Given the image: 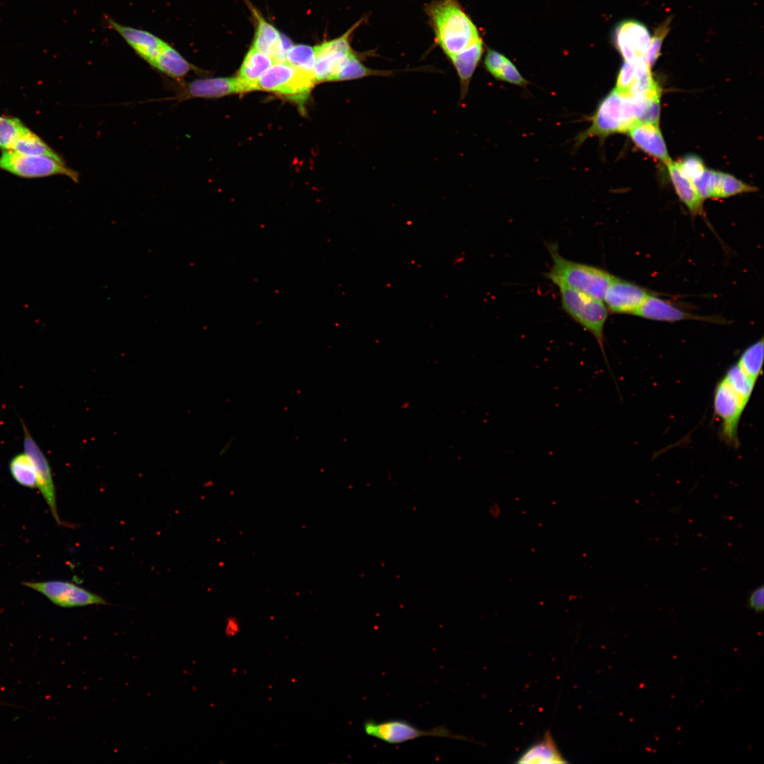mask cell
I'll list each match as a JSON object with an SVG mask.
<instances>
[{"instance_id":"cell-16","label":"cell","mask_w":764,"mask_h":764,"mask_svg":"<svg viewBox=\"0 0 764 764\" xmlns=\"http://www.w3.org/2000/svg\"><path fill=\"white\" fill-rule=\"evenodd\" d=\"M627 133L633 143L646 154L665 165L671 161L658 125L637 121Z\"/></svg>"},{"instance_id":"cell-30","label":"cell","mask_w":764,"mask_h":764,"mask_svg":"<svg viewBox=\"0 0 764 764\" xmlns=\"http://www.w3.org/2000/svg\"><path fill=\"white\" fill-rule=\"evenodd\" d=\"M758 190L732 175L722 173L719 184L717 199L727 198L741 193L751 192Z\"/></svg>"},{"instance_id":"cell-8","label":"cell","mask_w":764,"mask_h":764,"mask_svg":"<svg viewBox=\"0 0 764 764\" xmlns=\"http://www.w3.org/2000/svg\"><path fill=\"white\" fill-rule=\"evenodd\" d=\"M590 120L591 126L577 137L576 146L591 137L606 138L612 134L625 132L623 95L615 88L612 90L600 101Z\"/></svg>"},{"instance_id":"cell-15","label":"cell","mask_w":764,"mask_h":764,"mask_svg":"<svg viewBox=\"0 0 764 764\" xmlns=\"http://www.w3.org/2000/svg\"><path fill=\"white\" fill-rule=\"evenodd\" d=\"M107 23L151 66L166 43L149 31L121 25L112 18H107Z\"/></svg>"},{"instance_id":"cell-17","label":"cell","mask_w":764,"mask_h":764,"mask_svg":"<svg viewBox=\"0 0 764 764\" xmlns=\"http://www.w3.org/2000/svg\"><path fill=\"white\" fill-rule=\"evenodd\" d=\"M670 180L680 200L693 216L702 215L703 200L693 183L681 170L679 163L671 161L666 165Z\"/></svg>"},{"instance_id":"cell-23","label":"cell","mask_w":764,"mask_h":764,"mask_svg":"<svg viewBox=\"0 0 764 764\" xmlns=\"http://www.w3.org/2000/svg\"><path fill=\"white\" fill-rule=\"evenodd\" d=\"M253 12L257 20L253 47L274 61L280 33L272 24L267 22L255 9L253 8Z\"/></svg>"},{"instance_id":"cell-28","label":"cell","mask_w":764,"mask_h":764,"mask_svg":"<svg viewBox=\"0 0 764 764\" xmlns=\"http://www.w3.org/2000/svg\"><path fill=\"white\" fill-rule=\"evenodd\" d=\"M285 62L299 69L313 73L316 62L314 47L306 45H293L286 55Z\"/></svg>"},{"instance_id":"cell-6","label":"cell","mask_w":764,"mask_h":764,"mask_svg":"<svg viewBox=\"0 0 764 764\" xmlns=\"http://www.w3.org/2000/svg\"><path fill=\"white\" fill-rule=\"evenodd\" d=\"M0 170L23 178L62 175L76 183L79 178V173L66 166L65 163L48 156L25 155L13 150L1 151Z\"/></svg>"},{"instance_id":"cell-12","label":"cell","mask_w":764,"mask_h":764,"mask_svg":"<svg viewBox=\"0 0 764 764\" xmlns=\"http://www.w3.org/2000/svg\"><path fill=\"white\" fill-rule=\"evenodd\" d=\"M651 37L644 24L633 20L620 23L614 33L615 46L625 62H633L639 57L646 58Z\"/></svg>"},{"instance_id":"cell-2","label":"cell","mask_w":764,"mask_h":764,"mask_svg":"<svg viewBox=\"0 0 764 764\" xmlns=\"http://www.w3.org/2000/svg\"><path fill=\"white\" fill-rule=\"evenodd\" d=\"M424 12L436 44L448 60L481 39L458 0L432 1L425 6Z\"/></svg>"},{"instance_id":"cell-37","label":"cell","mask_w":764,"mask_h":764,"mask_svg":"<svg viewBox=\"0 0 764 764\" xmlns=\"http://www.w3.org/2000/svg\"><path fill=\"white\" fill-rule=\"evenodd\" d=\"M746 606L757 613H762L764 609V587L760 585L756 587L750 594Z\"/></svg>"},{"instance_id":"cell-35","label":"cell","mask_w":764,"mask_h":764,"mask_svg":"<svg viewBox=\"0 0 764 764\" xmlns=\"http://www.w3.org/2000/svg\"><path fill=\"white\" fill-rule=\"evenodd\" d=\"M507 58L494 50H488L485 57L484 64L487 71L494 77L503 66Z\"/></svg>"},{"instance_id":"cell-22","label":"cell","mask_w":764,"mask_h":764,"mask_svg":"<svg viewBox=\"0 0 764 764\" xmlns=\"http://www.w3.org/2000/svg\"><path fill=\"white\" fill-rule=\"evenodd\" d=\"M356 50L332 52L316 59L313 69L316 82L335 81L349 57Z\"/></svg>"},{"instance_id":"cell-26","label":"cell","mask_w":764,"mask_h":764,"mask_svg":"<svg viewBox=\"0 0 764 764\" xmlns=\"http://www.w3.org/2000/svg\"><path fill=\"white\" fill-rule=\"evenodd\" d=\"M764 357L763 339L753 342L746 347L736 362L748 374L759 378L762 373Z\"/></svg>"},{"instance_id":"cell-34","label":"cell","mask_w":764,"mask_h":764,"mask_svg":"<svg viewBox=\"0 0 764 764\" xmlns=\"http://www.w3.org/2000/svg\"><path fill=\"white\" fill-rule=\"evenodd\" d=\"M494 78L519 86H526L527 84V81L522 76L515 65L508 59H506Z\"/></svg>"},{"instance_id":"cell-14","label":"cell","mask_w":764,"mask_h":764,"mask_svg":"<svg viewBox=\"0 0 764 764\" xmlns=\"http://www.w3.org/2000/svg\"><path fill=\"white\" fill-rule=\"evenodd\" d=\"M635 316L657 321L674 323L693 320L714 323H725L721 317L702 316L682 310L670 302L653 294H649Z\"/></svg>"},{"instance_id":"cell-27","label":"cell","mask_w":764,"mask_h":764,"mask_svg":"<svg viewBox=\"0 0 764 764\" xmlns=\"http://www.w3.org/2000/svg\"><path fill=\"white\" fill-rule=\"evenodd\" d=\"M26 127L18 117L0 115V149L1 151L12 150Z\"/></svg>"},{"instance_id":"cell-33","label":"cell","mask_w":764,"mask_h":764,"mask_svg":"<svg viewBox=\"0 0 764 764\" xmlns=\"http://www.w3.org/2000/svg\"><path fill=\"white\" fill-rule=\"evenodd\" d=\"M678 163L683 172L692 182L698 180L706 170L702 160L695 155L685 156Z\"/></svg>"},{"instance_id":"cell-25","label":"cell","mask_w":764,"mask_h":764,"mask_svg":"<svg viewBox=\"0 0 764 764\" xmlns=\"http://www.w3.org/2000/svg\"><path fill=\"white\" fill-rule=\"evenodd\" d=\"M8 466L11 476L18 484L29 488L37 487L34 464L27 453L16 454L11 459Z\"/></svg>"},{"instance_id":"cell-31","label":"cell","mask_w":764,"mask_h":764,"mask_svg":"<svg viewBox=\"0 0 764 764\" xmlns=\"http://www.w3.org/2000/svg\"><path fill=\"white\" fill-rule=\"evenodd\" d=\"M669 21H667L661 24L656 30L652 37H651L650 42L647 53V61L650 66H652L657 60L660 55L661 47L662 42L668 31Z\"/></svg>"},{"instance_id":"cell-29","label":"cell","mask_w":764,"mask_h":764,"mask_svg":"<svg viewBox=\"0 0 764 764\" xmlns=\"http://www.w3.org/2000/svg\"><path fill=\"white\" fill-rule=\"evenodd\" d=\"M722 172L706 168L703 174L693 182L702 200L717 199Z\"/></svg>"},{"instance_id":"cell-20","label":"cell","mask_w":764,"mask_h":764,"mask_svg":"<svg viewBox=\"0 0 764 764\" xmlns=\"http://www.w3.org/2000/svg\"><path fill=\"white\" fill-rule=\"evenodd\" d=\"M274 62L272 58L251 47L243 59L237 76L244 92L255 91L260 76Z\"/></svg>"},{"instance_id":"cell-21","label":"cell","mask_w":764,"mask_h":764,"mask_svg":"<svg viewBox=\"0 0 764 764\" xmlns=\"http://www.w3.org/2000/svg\"><path fill=\"white\" fill-rule=\"evenodd\" d=\"M151 66L176 80L182 79L190 71L197 69L178 50L167 42Z\"/></svg>"},{"instance_id":"cell-18","label":"cell","mask_w":764,"mask_h":764,"mask_svg":"<svg viewBox=\"0 0 764 764\" xmlns=\"http://www.w3.org/2000/svg\"><path fill=\"white\" fill-rule=\"evenodd\" d=\"M483 52L482 39L459 52L449 61L454 67L460 83V99H465L473 75L480 61Z\"/></svg>"},{"instance_id":"cell-11","label":"cell","mask_w":764,"mask_h":764,"mask_svg":"<svg viewBox=\"0 0 764 764\" xmlns=\"http://www.w3.org/2000/svg\"><path fill=\"white\" fill-rule=\"evenodd\" d=\"M177 81L173 89L174 98L178 102L195 98H212L244 92L237 77L199 79L189 82Z\"/></svg>"},{"instance_id":"cell-1","label":"cell","mask_w":764,"mask_h":764,"mask_svg":"<svg viewBox=\"0 0 764 764\" xmlns=\"http://www.w3.org/2000/svg\"><path fill=\"white\" fill-rule=\"evenodd\" d=\"M758 380L736 362L714 387L713 409L720 422L719 438L730 447L739 446V423Z\"/></svg>"},{"instance_id":"cell-3","label":"cell","mask_w":764,"mask_h":764,"mask_svg":"<svg viewBox=\"0 0 764 764\" xmlns=\"http://www.w3.org/2000/svg\"><path fill=\"white\" fill-rule=\"evenodd\" d=\"M548 249L552 267L546 276L552 283L603 301L614 276L598 267L565 258L555 244H549Z\"/></svg>"},{"instance_id":"cell-19","label":"cell","mask_w":764,"mask_h":764,"mask_svg":"<svg viewBox=\"0 0 764 764\" xmlns=\"http://www.w3.org/2000/svg\"><path fill=\"white\" fill-rule=\"evenodd\" d=\"M516 763L564 764L569 762L558 749L550 731L519 756Z\"/></svg>"},{"instance_id":"cell-7","label":"cell","mask_w":764,"mask_h":764,"mask_svg":"<svg viewBox=\"0 0 764 764\" xmlns=\"http://www.w3.org/2000/svg\"><path fill=\"white\" fill-rule=\"evenodd\" d=\"M366 735L390 744H399L423 736H435L468 740L464 736L454 734L445 726L422 729L403 719H390L380 722L366 719L363 723Z\"/></svg>"},{"instance_id":"cell-36","label":"cell","mask_w":764,"mask_h":764,"mask_svg":"<svg viewBox=\"0 0 764 764\" xmlns=\"http://www.w3.org/2000/svg\"><path fill=\"white\" fill-rule=\"evenodd\" d=\"M660 115V97H655L649 101L639 122L659 125Z\"/></svg>"},{"instance_id":"cell-10","label":"cell","mask_w":764,"mask_h":764,"mask_svg":"<svg viewBox=\"0 0 764 764\" xmlns=\"http://www.w3.org/2000/svg\"><path fill=\"white\" fill-rule=\"evenodd\" d=\"M23 432L24 452L31 458L36 472L37 487L45 498L57 523L62 525L57 511L56 491L51 468L43 451L33 438L24 422L21 419Z\"/></svg>"},{"instance_id":"cell-32","label":"cell","mask_w":764,"mask_h":764,"mask_svg":"<svg viewBox=\"0 0 764 764\" xmlns=\"http://www.w3.org/2000/svg\"><path fill=\"white\" fill-rule=\"evenodd\" d=\"M635 75V65L634 61H624L617 76L615 89L621 94H629L630 89L634 81Z\"/></svg>"},{"instance_id":"cell-9","label":"cell","mask_w":764,"mask_h":764,"mask_svg":"<svg viewBox=\"0 0 764 764\" xmlns=\"http://www.w3.org/2000/svg\"><path fill=\"white\" fill-rule=\"evenodd\" d=\"M23 585L41 593L54 604L62 608L108 604L102 596L69 581L23 582Z\"/></svg>"},{"instance_id":"cell-13","label":"cell","mask_w":764,"mask_h":764,"mask_svg":"<svg viewBox=\"0 0 764 764\" xmlns=\"http://www.w3.org/2000/svg\"><path fill=\"white\" fill-rule=\"evenodd\" d=\"M649 294L645 289L614 277L603 300L613 313L635 315Z\"/></svg>"},{"instance_id":"cell-24","label":"cell","mask_w":764,"mask_h":764,"mask_svg":"<svg viewBox=\"0 0 764 764\" xmlns=\"http://www.w3.org/2000/svg\"><path fill=\"white\" fill-rule=\"evenodd\" d=\"M12 150L25 155L48 156L65 163L59 154L28 127L25 129Z\"/></svg>"},{"instance_id":"cell-4","label":"cell","mask_w":764,"mask_h":764,"mask_svg":"<svg viewBox=\"0 0 764 764\" xmlns=\"http://www.w3.org/2000/svg\"><path fill=\"white\" fill-rule=\"evenodd\" d=\"M563 310L572 319L591 334L596 340L608 369L609 363L604 349V328L608 310L603 301L584 293L559 286Z\"/></svg>"},{"instance_id":"cell-5","label":"cell","mask_w":764,"mask_h":764,"mask_svg":"<svg viewBox=\"0 0 764 764\" xmlns=\"http://www.w3.org/2000/svg\"><path fill=\"white\" fill-rule=\"evenodd\" d=\"M316 83L314 74L286 62H275L259 79L256 90L273 92L303 103Z\"/></svg>"}]
</instances>
